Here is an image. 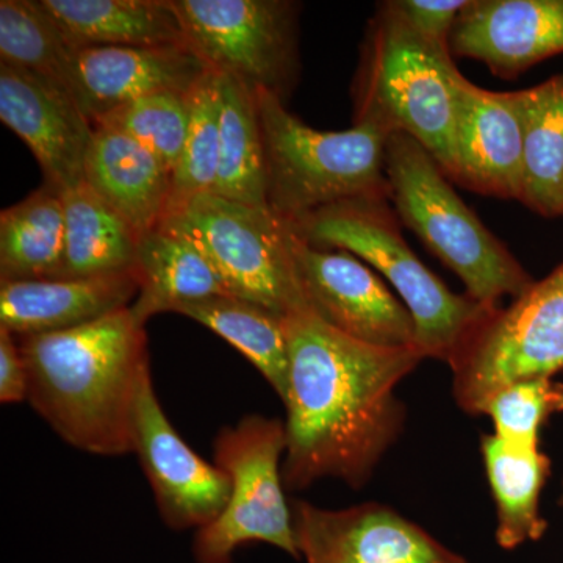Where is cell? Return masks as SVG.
<instances>
[{"label":"cell","mask_w":563,"mask_h":563,"mask_svg":"<svg viewBox=\"0 0 563 563\" xmlns=\"http://www.w3.org/2000/svg\"><path fill=\"white\" fill-rule=\"evenodd\" d=\"M265 151L266 206L287 222L335 203L390 199L385 151L391 132L379 122L354 121L324 132L295 117L266 90L255 91Z\"/></svg>","instance_id":"5"},{"label":"cell","mask_w":563,"mask_h":563,"mask_svg":"<svg viewBox=\"0 0 563 563\" xmlns=\"http://www.w3.org/2000/svg\"><path fill=\"white\" fill-rule=\"evenodd\" d=\"M454 398L463 412L484 415L492 396L563 369V262L550 276L498 307L450 363Z\"/></svg>","instance_id":"9"},{"label":"cell","mask_w":563,"mask_h":563,"mask_svg":"<svg viewBox=\"0 0 563 563\" xmlns=\"http://www.w3.org/2000/svg\"><path fill=\"white\" fill-rule=\"evenodd\" d=\"M285 450L287 433L279 418L247 415L218 432L213 462L231 479V496L220 517L196 533V562L232 563L233 553L252 542L273 544L301 559L285 498Z\"/></svg>","instance_id":"7"},{"label":"cell","mask_w":563,"mask_h":563,"mask_svg":"<svg viewBox=\"0 0 563 563\" xmlns=\"http://www.w3.org/2000/svg\"><path fill=\"white\" fill-rule=\"evenodd\" d=\"M288 244L303 298L321 320L361 342L417 347L412 313L372 266L351 252L312 246L291 228Z\"/></svg>","instance_id":"11"},{"label":"cell","mask_w":563,"mask_h":563,"mask_svg":"<svg viewBox=\"0 0 563 563\" xmlns=\"http://www.w3.org/2000/svg\"><path fill=\"white\" fill-rule=\"evenodd\" d=\"M525 92L459 85L454 166L448 179L481 196L520 199Z\"/></svg>","instance_id":"15"},{"label":"cell","mask_w":563,"mask_h":563,"mask_svg":"<svg viewBox=\"0 0 563 563\" xmlns=\"http://www.w3.org/2000/svg\"><path fill=\"white\" fill-rule=\"evenodd\" d=\"M190 92L162 91L109 111L95 125L131 136L174 173L190 125Z\"/></svg>","instance_id":"30"},{"label":"cell","mask_w":563,"mask_h":563,"mask_svg":"<svg viewBox=\"0 0 563 563\" xmlns=\"http://www.w3.org/2000/svg\"><path fill=\"white\" fill-rule=\"evenodd\" d=\"M85 184L143 236L161 228L172 199L173 174L131 136L95 125Z\"/></svg>","instance_id":"19"},{"label":"cell","mask_w":563,"mask_h":563,"mask_svg":"<svg viewBox=\"0 0 563 563\" xmlns=\"http://www.w3.org/2000/svg\"><path fill=\"white\" fill-rule=\"evenodd\" d=\"M303 242L351 252L395 288L417 325L424 358L450 365L465 340L498 307L451 291L404 240L401 221L387 198L352 199L288 222Z\"/></svg>","instance_id":"4"},{"label":"cell","mask_w":563,"mask_h":563,"mask_svg":"<svg viewBox=\"0 0 563 563\" xmlns=\"http://www.w3.org/2000/svg\"><path fill=\"white\" fill-rule=\"evenodd\" d=\"M139 292L135 269L84 279L0 282V328L14 336L79 328L129 309Z\"/></svg>","instance_id":"18"},{"label":"cell","mask_w":563,"mask_h":563,"mask_svg":"<svg viewBox=\"0 0 563 563\" xmlns=\"http://www.w3.org/2000/svg\"><path fill=\"white\" fill-rule=\"evenodd\" d=\"M191 113L180 161L173 173L168 213L213 192L220 163V76L207 70L190 92ZM166 218V217H165Z\"/></svg>","instance_id":"29"},{"label":"cell","mask_w":563,"mask_h":563,"mask_svg":"<svg viewBox=\"0 0 563 563\" xmlns=\"http://www.w3.org/2000/svg\"><path fill=\"white\" fill-rule=\"evenodd\" d=\"M220 76V163L211 195L266 206L265 151L255 91Z\"/></svg>","instance_id":"26"},{"label":"cell","mask_w":563,"mask_h":563,"mask_svg":"<svg viewBox=\"0 0 563 563\" xmlns=\"http://www.w3.org/2000/svg\"><path fill=\"white\" fill-rule=\"evenodd\" d=\"M462 79L450 47L421 35L391 0L377 3L352 88L354 121L407 133L448 177L454 166Z\"/></svg>","instance_id":"3"},{"label":"cell","mask_w":563,"mask_h":563,"mask_svg":"<svg viewBox=\"0 0 563 563\" xmlns=\"http://www.w3.org/2000/svg\"><path fill=\"white\" fill-rule=\"evenodd\" d=\"M209 68L188 44L77 51L73 96L95 124L109 111L162 91H191Z\"/></svg>","instance_id":"17"},{"label":"cell","mask_w":563,"mask_h":563,"mask_svg":"<svg viewBox=\"0 0 563 563\" xmlns=\"http://www.w3.org/2000/svg\"><path fill=\"white\" fill-rule=\"evenodd\" d=\"M0 121L31 150L44 184L65 191L84 181L95 124L70 92L0 63Z\"/></svg>","instance_id":"14"},{"label":"cell","mask_w":563,"mask_h":563,"mask_svg":"<svg viewBox=\"0 0 563 563\" xmlns=\"http://www.w3.org/2000/svg\"><path fill=\"white\" fill-rule=\"evenodd\" d=\"M390 203L399 221L488 307L517 299L532 287L531 274L455 192L431 154L407 133H391L385 151Z\"/></svg>","instance_id":"6"},{"label":"cell","mask_w":563,"mask_h":563,"mask_svg":"<svg viewBox=\"0 0 563 563\" xmlns=\"http://www.w3.org/2000/svg\"><path fill=\"white\" fill-rule=\"evenodd\" d=\"M481 451L496 506V542L512 551L547 531L540 495L550 474V459L539 450H518L496 435L483 437Z\"/></svg>","instance_id":"23"},{"label":"cell","mask_w":563,"mask_h":563,"mask_svg":"<svg viewBox=\"0 0 563 563\" xmlns=\"http://www.w3.org/2000/svg\"><path fill=\"white\" fill-rule=\"evenodd\" d=\"M74 49L187 44L173 0H41Z\"/></svg>","instance_id":"20"},{"label":"cell","mask_w":563,"mask_h":563,"mask_svg":"<svg viewBox=\"0 0 563 563\" xmlns=\"http://www.w3.org/2000/svg\"><path fill=\"white\" fill-rule=\"evenodd\" d=\"M291 510L306 563H468L384 504L332 510L295 501Z\"/></svg>","instance_id":"13"},{"label":"cell","mask_w":563,"mask_h":563,"mask_svg":"<svg viewBox=\"0 0 563 563\" xmlns=\"http://www.w3.org/2000/svg\"><path fill=\"white\" fill-rule=\"evenodd\" d=\"M76 55L41 0L0 2V63L27 70L73 96Z\"/></svg>","instance_id":"28"},{"label":"cell","mask_w":563,"mask_h":563,"mask_svg":"<svg viewBox=\"0 0 563 563\" xmlns=\"http://www.w3.org/2000/svg\"><path fill=\"white\" fill-rule=\"evenodd\" d=\"M135 272L140 292L131 310L144 325L154 314L176 313L187 303L231 295L206 255L162 225L141 236Z\"/></svg>","instance_id":"21"},{"label":"cell","mask_w":563,"mask_h":563,"mask_svg":"<svg viewBox=\"0 0 563 563\" xmlns=\"http://www.w3.org/2000/svg\"><path fill=\"white\" fill-rule=\"evenodd\" d=\"M176 313L206 325L242 352L284 401L288 388L285 317L231 295L187 303Z\"/></svg>","instance_id":"27"},{"label":"cell","mask_w":563,"mask_h":563,"mask_svg":"<svg viewBox=\"0 0 563 563\" xmlns=\"http://www.w3.org/2000/svg\"><path fill=\"white\" fill-rule=\"evenodd\" d=\"M185 40L213 73L285 102L299 70V3L290 0H173Z\"/></svg>","instance_id":"10"},{"label":"cell","mask_w":563,"mask_h":563,"mask_svg":"<svg viewBox=\"0 0 563 563\" xmlns=\"http://www.w3.org/2000/svg\"><path fill=\"white\" fill-rule=\"evenodd\" d=\"M36 413L85 453H132L141 380L151 372L146 331L129 309L66 331L16 336Z\"/></svg>","instance_id":"2"},{"label":"cell","mask_w":563,"mask_h":563,"mask_svg":"<svg viewBox=\"0 0 563 563\" xmlns=\"http://www.w3.org/2000/svg\"><path fill=\"white\" fill-rule=\"evenodd\" d=\"M63 192L65 251L57 276L84 279L133 272L141 236L81 181Z\"/></svg>","instance_id":"22"},{"label":"cell","mask_w":563,"mask_h":563,"mask_svg":"<svg viewBox=\"0 0 563 563\" xmlns=\"http://www.w3.org/2000/svg\"><path fill=\"white\" fill-rule=\"evenodd\" d=\"M132 453L139 455L158 514L169 528L199 531L228 506L231 479L181 439L158 401L151 372L141 380L133 409Z\"/></svg>","instance_id":"12"},{"label":"cell","mask_w":563,"mask_h":563,"mask_svg":"<svg viewBox=\"0 0 563 563\" xmlns=\"http://www.w3.org/2000/svg\"><path fill=\"white\" fill-rule=\"evenodd\" d=\"M65 251L63 192L43 184L0 213V282L52 279Z\"/></svg>","instance_id":"24"},{"label":"cell","mask_w":563,"mask_h":563,"mask_svg":"<svg viewBox=\"0 0 563 563\" xmlns=\"http://www.w3.org/2000/svg\"><path fill=\"white\" fill-rule=\"evenodd\" d=\"M453 57L515 79L563 54V0H468L451 33Z\"/></svg>","instance_id":"16"},{"label":"cell","mask_w":563,"mask_h":563,"mask_svg":"<svg viewBox=\"0 0 563 563\" xmlns=\"http://www.w3.org/2000/svg\"><path fill=\"white\" fill-rule=\"evenodd\" d=\"M466 2L468 0H391L404 20L421 35L448 47L455 21Z\"/></svg>","instance_id":"32"},{"label":"cell","mask_w":563,"mask_h":563,"mask_svg":"<svg viewBox=\"0 0 563 563\" xmlns=\"http://www.w3.org/2000/svg\"><path fill=\"white\" fill-rule=\"evenodd\" d=\"M27 366L16 336L0 328V401L18 404L27 401Z\"/></svg>","instance_id":"33"},{"label":"cell","mask_w":563,"mask_h":563,"mask_svg":"<svg viewBox=\"0 0 563 563\" xmlns=\"http://www.w3.org/2000/svg\"><path fill=\"white\" fill-rule=\"evenodd\" d=\"M525 92L520 201L540 217H563V73Z\"/></svg>","instance_id":"25"},{"label":"cell","mask_w":563,"mask_h":563,"mask_svg":"<svg viewBox=\"0 0 563 563\" xmlns=\"http://www.w3.org/2000/svg\"><path fill=\"white\" fill-rule=\"evenodd\" d=\"M559 412H563V384L553 377L509 385L493 395L484 410L493 421V435L518 450H539L540 428Z\"/></svg>","instance_id":"31"},{"label":"cell","mask_w":563,"mask_h":563,"mask_svg":"<svg viewBox=\"0 0 563 563\" xmlns=\"http://www.w3.org/2000/svg\"><path fill=\"white\" fill-rule=\"evenodd\" d=\"M162 228L190 240L232 296L282 317L310 309L292 268L290 228L272 210L207 192L166 214Z\"/></svg>","instance_id":"8"},{"label":"cell","mask_w":563,"mask_h":563,"mask_svg":"<svg viewBox=\"0 0 563 563\" xmlns=\"http://www.w3.org/2000/svg\"><path fill=\"white\" fill-rule=\"evenodd\" d=\"M285 331V488L333 477L358 490L402 433L406 407L396 388L424 355L352 339L312 309L288 313Z\"/></svg>","instance_id":"1"}]
</instances>
